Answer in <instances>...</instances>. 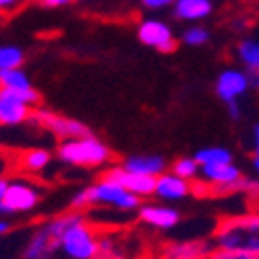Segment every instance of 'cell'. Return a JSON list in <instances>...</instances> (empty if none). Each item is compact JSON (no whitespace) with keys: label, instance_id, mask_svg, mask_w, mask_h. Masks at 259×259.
<instances>
[{"label":"cell","instance_id":"277c9868","mask_svg":"<svg viewBox=\"0 0 259 259\" xmlns=\"http://www.w3.org/2000/svg\"><path fill=\"white\" fill-rule=\"evenodd\" d=\"M101 235L103 231L97 229L82 214L64 231L58 247V257L60 259H95L97 251H99Z\"/></svg>","mask_w":259,"mask_h":259},{"label":"cell","instance_id":"1f68e13d","mask_svg":"<svg viewBox=\"0 0 259 259\" xmlns=\"http://www.w3.org/2000/svg\"><path fill=\"white\" fill-rule=\"evenodd\" d=\"M253 156H259V123L253 125Z\"/></svg>","mask_w":259,"mask_h":259},{"label":"cell","instance_id":"cb8c5ba5","mask_svg":"<svg viewBox=\"0 0 259 259\" xmlns=\"http://www.w3.org/2000/svg\"><path fill=\"white\" fill-rule=\"evenodd\" d=\"M171 171L183 179H189V181H196L200 177V163L193 156H183L179 160H175Z\"/></svg>","mask_w":259,"mask_h":259},{"label":"cell","instance_id":"2e32d148","mask_svg":"<svg viewBox=\"0 0 259 259\" xmlns=\"http://www.w3.org/2000/svg\"><path fill=\"white\" fill-rule=\"evenodd\" d=\"M0 87L21 95L23 99H27L33 107H37L41 103L39 91L31 84V78L27 76V72L21 66L19 68H9V70H0Z\"/></svg>","mask_w":259,"mask_h":259},{"label":"cell","instance_id":"8d00e7d4","mask_svg":"<svg viewBox=\"0 0 259 259\" xmlns=\"http://www.w3.org/2000/svg\"><path fill=\"white\" fill-rule=\"evenodd\" d=\"M39 259H60L58 255H50V257H39Z\"/></svg>","mask_w":259,"mask_h":259},{"label":"cell","instance_id":"ba28073f","mask_svg":"<svg viewBox=\"0 0 259 259\" xmlns=\"http://www.w3.org/2000/svg\"><path fill=\"white\" fill-rule=\"evenodd\" d=\"M33 105L21 95L3 89L0 87V125L3 127H13V125H23L31 121L33 115Z\"/></svg>","mask_w":259,"mask_h":259},{"label":"cell","instance_id":"e0dca14e","mask_svg":"<svg viewBox=\"0 0 259 259\" xmlns=\"http://www.w3.org/2000/svg\"><path fill=\"white\" fill-rule=\"evenodd\" d=\"M121 167H125L132 173H138V175L158 177L160 173L167 171V160L160 154H132V156L123 158Z\"/></svg>","mask_w":259,"mask_h":259},{"label":"cell","instance_id":"74e56055","mask_svg":"<svg viewBox=\"0 0 259 259\" xmlns=\"http://www.w3.org/2000/svg\"><path fill=\"white\" fill-rule=\"evenodd\" d=\"M0 150H3V146H0Z\"/></svg>","mask_w":259,"mask_h":259},{"label":"cell","instance_id":"d590c367","mask_svg":"<svg viewBox=\"0 0 259 259\" xmlns=\"http://www.w3.org/2000/svg\"><path fill=\"white\" fill-rule=\"evenodd\" d=\"M253 169H255V173L259 177V156H253Z\"/></svg>","mask_w":259,"mask_h":259},{"label":"cell","instance_id":"ffe728a7","mask_svg":"<svg viewBox=\"0 0 259 259\" xmlns=\"http://www.w3.org/2000/svg\"><path fill=\"white\" fill-rule=\"evenodd\" d=\"M95 259H130L123 243L111 235V233H105L101 235V243H99V251H97Z\"/></svg>","mask_w":259,"mask_h":259},{"label":"cell","instance_id":"5b68a950","mask_svg":"<svg viewBox=\"0 0 259 259\" xmlns=\"http://www.w3.org/2000/svg\"><path fill=\"white\" fill-rule=\"evenodd\" d=\"M245 175L233 163H220V165H202L200 177L193 181V193L206 191L214 196H224V193L241 191Z\"/></svg>","mask_w":259,"mask_h":259},{"label":"cell","instance_id":"603a6c76","mask_svg":"<svg viewBox=\"0 0 259 259\" xmlns=\"http://www.w3.org/2000/svg\"><path fill=\"white\" fill-rule=\"evenodd\" d=\"M25 62V52L17 46H0V70L19 68Z\"/></svg>","mask_w":259,"mask_h":259},{"label":"cell","instance_id":"4dcf8cb0","mask_svg":"<svg viewBox=\"0 0 259 259\" xmlns=\"http://www.w3.org/2000/svg\"><path fill=\"white\" fill-rule=\"evenodd\" d=\"M247 76H249V87L259 91V68H253V70H247Z\"/></svg>","mask_w":259,"mask_h":259},{"label":"cell","instance_id":"8fae6325","mask_svg":"<svg viewBox=\"0 0 259 259\" xmlns=\"http://www.w3.org/2000/svg\"><path fill=\"white\" fill-rule=\"evenodd\" d=\"M101 177L119 183L121 187L130 189V191L136 193V196H140V198H150V196H154V183H156V177H148V175L132 173V171H127V169L121 167V165H117V167H109Z\"/></svg>","mask_w":259,"mask_h":259},{"label":"cell","instance_id":"3957f363","mask_svg":"<svg viewBox=\"0 0 259 259\" xmlns=\"http://www.w3.org/2000/svg\"><path fill=\"white\" fill-rule=\"evenodd\" d=\"M56 154L60 163L70 167H82V169L105 167L113 158L111 148L93 134L70 138V140H60Z\"/></svg>","mask_w":259,"mask_h":259},{"label":"cell","instance_id":"ac0fdd59","mask_svg":"<svg viewBox=\"0 0 259 259\" xmlns=\"http://www.w3.org/2000/svg\"><path fill=\"white\" fill-rule=\"evenodd\" d=\"M52 165V152L46 148H27L17 156V167L27 175L44 173Z\"/></svg>","mask_w":259,"mask_h":259},{"label":"cell","instance_id":"4316f807","mask_svg":"<svg viewBox=\"0 0 259 259\" xmlns=\"http://www.w3.org/2000/svg\"><path fill=\"white\" fill-rule=\"evenodd\" d=\"M241 191L247 193L249 198H259V177H257V179L245 177V179H243V187H241Z\"/></svg>","mask_w":259,"mask_h":259},{"label":"cell","instance_id":"6da1fadb","mask_svg":"<svg viewBox=\"0 0 259 259\" xmlns=\"http://www.w3.org/2000/svg\"><path fill=\"white\" fill-rule=\"evenodd\" d=\"M214 249L235 253H259V212L222 216L210 239Z\"/></svg>","mask_w":259,"mask_h":259},{"label":"cell","instance_id":"d6a6232c","mask_svg":"<svg viewBox=\"0 0 259 259\" xmlns=\"http://www.w3.org/2000/svg\"><path fill=\"white\" fill-rule=\"evenodd\" d=\"M19 5V0H0V13H9Z\"/></svg>","mask_w":259,"mask_h":259},{"label":"cell","instance_id":"f546056e","mask_svg":"<svg viewBox=\"0 0 259 259\" xmlns=\"http://www.w3.org/2000/svg\"><path fill=\"white\" fill-rule=\"evenodd\" d=\"M72 0H39L41 7H48V9H62V7H68Z\"/></svg>","mask_w":259,"mask_h":259},{"label":"cell","instance_id":"484cf974","mask_svg":"<svg viewBox=\"0 0 259 259\" xmlns=\"http://www.w3.org/2000/svg\"><path fill=\"white\" fill-rule=\"evenodd\" d=\"M206 259H259V253H235V251L212 249Z\"/></svg>","mask_w":259,"mask_h":259},{"label":"cell","instance_id":"5bb4252c","mask_svg":"<svg viewBox=\"0 0 259 259\" xmlns=\"http://www.w3.org/2000/svg\"><path fill=\"white\" fill-rule=\"evenodd\" d=\"M138 218L154 231H171L181 222L179 210L165 204H140Z\"/></svg>","mask_w":259,"mask_h":259},{"label":"cell","instance_id":"9a60e30c","mask_svg":"<svg viewBox=\"0 0 259 259\" xmlns=\"http://www.w3.org/2000/svg\"><path fill=\"white\" fill-rule=\"evenodd\" d=\"M193 193V181L183 179L175 175L173 171H165L156 177L154 183V196L163 202H179L185 200L187 196Z\"/></svg>","mask_w":259,"mask_h":259},{"label":"cell","instance_id":"d6986e66","mask_svg":"<svg viewBox=\"0 0 259 259\" xmlns=\"http://www.w3.org/2000/svg\"><path fill=\"white\" fill-rule=\"evenodd\" d=\"M212 13V0H175L173 3V15L179 21L198 23Z\"/></svg>","mask_w":259,"mask_h":259},{"label":"cell","instance_id":"7402d4cb","mask_svg":"<svg viewBox=\"0 0 259 259\" xmlns=\"http://www.w3.org/2000/svg\"><path fill=\"white\" fill-rule=\"evenodd\" d=\"M193 158L202 165H220V163H233V154L231 150L220 148V146H208V148H200Z\"/></svg>","mask_w":259,"mask_h":259},{"label":"cell","instance_id":"f1b7e54d","mask_svg":"<svg viewBox=\"0 0 259 259\" xmlns=\"http://www.w3.org/2000/svg\"><path fill=\"white\" fill-rule=\"evenodd\" d=\"M226 111H229V117L231 119H241V105L239 101H231V103H226Z\"/></svg>","mask_w":259,"mask_h":259},{"label":"cell","instance_id":"83f0119b","mask_svg":"<svg viewBox=\"0 0 259 259\" xmlns=\"http://www.w3.org/2000/svg\"><path fill=\"white\" fill-rule=\"evenodd\" d=\"M142 7L148 9V11H160V9H167V7H173L175 0H140Z\"/></svg>","mask_w":259,"mask_h":259},{"label":"cell","instance_id":"7a4b0ae2","mask_svg":"<svg viewBox=\"0 0 259 259\" xmlns=\"http://www.w3.org/2000/svg\"><path fill=\"white\" fill-rule=\"evenodd\" d=\"M140 204H142L140 196L121 187L119 183L103 179V177L97 183L76 191L70 200V208L80 210V212H87L93 206H105V208H113L117 212H138Z\"/></svg>","mask_w":259,"mask_h":259},{"label":"cell","instance_id":"836d02e7","mask_svg":"<svg viewBox=\"0 0 259 259\" xmlns=\"http://www.w3.org/2000/svg\"><path fill=\"white\" fill-rule=\"evenodd\" d=\"M9 181H11V179H7V177L0 175V208H3V202H5V193H7Z\"/></svg>","mask_w":259,"mask_h":259},{"label":"cell","instance_id":"7c38bea8","mask_svg":"<svg viewBox=\"0 0 259 259\" xmlns=\"http://www.w3.org/2000/svg\"><path fill=\"white\" fill-rule=\"evenodd\" d=\"M212 249V243L206 239L167 241L158 251V259H206Z\"/></svg>","mask_w":259,"mask_h":259},{"label":"cell","instance_id":"d4e9b609","mask_svg":"<svg viewBox=\"0 0 259 259\" xmlns=\"http://www.w3.org/2000/svg\"><path fill=\"white\" fill-rule=\"evenodd\" d=\"M183 44L189 46V48H200V46H206L210 41V31L202 25H191L183 31V35H181Z\"/></svg>","mask_w":259,"mask_h":259},{"label":"cell","instance_id":"52a82bcc","mask_svg":"<svg viewBox=\"0 0 259 259\" xmlns=\"http://www.w3.org/2000/svg\"><path fill=\"white\" fill-rule=\"evenodd\" d=\"M31 123H35L39 127H46L48 132H52L58 140H70V138H80V136L91 134V130L87 127V123H82L78 119H72V117H66V115L54 113V111L44 109V107H35L33 109Z\"/></svg>","mask_w":259,"mask_h":259},{"label":"cell","instance_id":"8992f818","mask_svg":"<svg viewBox=\"0 0 259 259\" xmlns=\"http://www.w3.org/2000/svg\"><path fill=\"white\" fill-rule=\"evenodd\" d=\"M39 200H41V187L27 179H13L9 181L0 214H27L37 208Z\"/></svg>","mask_w":259,"mask_h":259},{"label":"cell","instance_id":"e575fe53","mask_svg":"<svg viewBox=\"0 0 259 259\" xmlns=\"http://www.w3.org/2000/svg\"><path fill=\"white\" fill-rule=\"evenodd\" d=\"M11 229H13V224L7 218H0V237H5L7 233H11Z\"/></svg>","mask_w":259,"mask_h":259},{"label":"cell","instance_id":"4fadbf2b","mask_svg":"<svg viewBox=\"0 0 259 259\" xmlns=\"http://www.w3.org/2000/svg\"><path fill=\"white\" fill-rule=\"evenodd\" d=\"M216 95L224 103H231V101H239L241 97L251 89L249 87V76L247 70L241 68H226L218 74L216 78Z\"/></svg>","mask_w":259,"mask_h":259},{"label":"cell","instance_id":"44dd1931","mask_svg":"<svg viewBox=\"0 0 259 259\" xmlns=\"http://www.w3.org/2000/svg\"><path fill=\"white\" fill-rule=\"evenodd\" d=\"M237 58L245 66V70L259 68V39L255 37H245L237 46Z\"/></svg>","mask_w":259,"mask_h":259},{"label":"cell","instance_id":"9c48e42d","mask_svg":"<svg viewBox=\"0 0 259 259\" xmlns=\"http://www.w3.org/2000/svg\"><path fill=\"white\" fill-rule=\"evenodd\" d=\"M138 39L160 52V54H169L175 50V37H173V31L165 21H158V19H144L138 25Z\"/></svg>","mask_w":259,"mask_h":259},{"label":"cell","instance_id":"30bf717a","mask_svg":"<svg viewBox=\"0 0 259 259\" xmlns=\"http://www.w3.org/2000/svg\"><path fill=\"white\" fill-rule=\"evenodd\" d=\"M58 247H60V237L52 231V226L46 220L44 224L35 226L33 233L29 235L21 259H39V257L58 255Z\"/></svg>","mask_w":259,"mask_h":259}]
</instances>
